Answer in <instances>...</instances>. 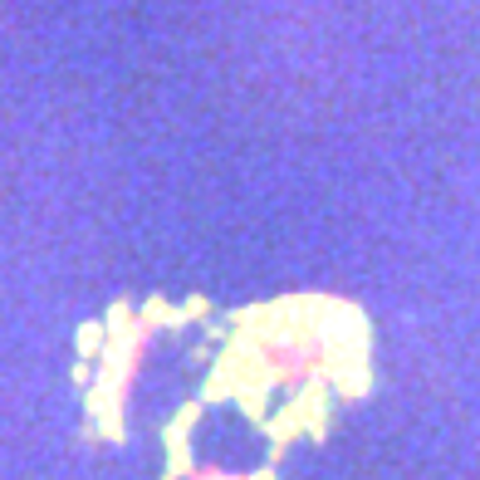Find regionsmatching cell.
<instances>
[{
    "label": "cell",
    "instance_id": "6da1fadb",
    "mask_svg": "<svg viewBox=\"0 0 480 480\" xmlns=\"http://www.w3.org/2000/svg\"><path fill=\"white\" fill-rule=\"evenodd\" d=\"M368 358L363 319L329 299H284L245 323L231 353V388L255 412H299L358 388Z\"/></svg>",
    "mask_w": 480,
    "mask_h": 480
}]
</instances>
